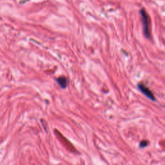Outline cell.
Here are the masks:
<instances>
[{
    "label": "cell",
    "instance_id": "cell-4",
    "mask_svg": "<svg viewBox=\"0 0 165 165\" xmlns=\"http://www.w3.org/2000/svg\"><path fill=\"white\" fill-rule=\"evenodd\" d=\"M147 144H148V142L146 141H141V143H140V147L141 148H144V147H145V146H146Z\"/></svg>",
    "mask_w": 165,
    "mask_h": 165
},
{
    "label": "cell",
    "instance_id": "cell-2",
    "mask_svg": "<svg viewBox=\"0 0 165 165\" xmlns=\"http://www.w3.org/2000/svg\"><path fill=\"white\" fill-rule=\"evenodd\" d=\"M137 87H138L139 90L141 92L143 93L144 95H145L148 99H151L152 101L155 100V98L154 94L152 92V91H151L145 85L140 82V83L137 85Z\"/></svg>",
    "mask_w": 165,
    "mask_h": 165
},
{
    "label": "cell",
    "instance_id": "cell-3",
    "mask_svg": "<svg viewBox=\"0 0 165 165\" xmlns=\"http://www.w3.org/2000/svg\"><path fill=\"white\" fill-rule=\"evenodd\" d=\"M56 81L62 89H66L68 86V81L67 77L65 76L59 77L56 79Z\"/></svg>",
    "mask_w": 165,
    "mask_h": 165
},
{
    "label": "cell",
    "instance_id": "cell-1",
    "mask_svg": "<svg viewBox=\"0 0 165 165\" xmlns=\"http://www.w3.org/2000/svg\"><path fill=\"white\" fill-rule=\"evenodd\" d=\"M140 14L141 16L142 25L143 28V33L146 38H151V29H150V18L145 8L140 10Z\"/></svg>",
    "mask_w": 165,
    "mask_h": 165
}]
</instances>
